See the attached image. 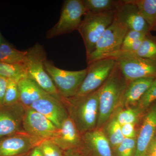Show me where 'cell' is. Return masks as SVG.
<instances>
[{
    "label": "cell",
    "mask_w": 156,
    "mask_h": 156,
    "mask_svg": "<svg viewBox=\"0 0 156 156\" xmlns=\"http://www.w3.org/2000/svg\"><path fill=\"white\" fill-rule=\"evenodd\" d=\"M4 38L2 36V35L1 32H0V46H1V44Z\"/></svg>",
    "instance_id": "37"
},
{
    "label": "cell",
    "mask_w": 156,
    "mask_h": 156,
    "mask_svg": "<svg viewBox=\"0 0 156 156\" xmlns=\"http://www.w3.org/2000/svg\"><path fill=\"white\" fill-rule=\"evenodd\" d=\"M115 63L113 58H107L88 64L87 75L76 94L72 98L84 97L100 89L108 78Z\"/></svg>",
    "instance_id": "9"
},
{
    "label": "cell",
    "mask_w": 156,
    "mask_h": 156,
    "mask_svg": "<svg viewBox=\"0 0 156 156\" xmlns=\"http://www.w3.org/2000/svg\"><path fill=\"white\" fill-rule=\"evenodd\" d=\"M51 140L64 151L78 149L80 146L82 134L69 116Z\"/></svg>",
    "instance_id": "17"
},
{
    "label": "cell",
    "mask_w": 156,
    "mask_h": 156,
    "mask_svg": "<svg viewBox=\"0 0 156 156\" xmlns=\"http://www.w3.org/2000/svg\"><path fill=\"white\" fill-rule=\"evenodd\" d=\"M147 33L129 30L123 40L120 52L126 53L135 52L139 48Z\"/></svg>",
    "instance_id": "27"
},
{
    "label": "cell",
    "mask_w": 156,
    "mask_h": 156,
    "mask_svg": "<svg viewBox=\"0 0 156 156\" xmlns=\"http://www.w3.org/2000/svg\"><path fill=\"white\" fill-rule=\"evenodd\" d=\"M101 129L108 140L113 150L125 138L121 131V125L113 116L111 117Z\"/></svg>",
    "instance_id": "22"
},
{
    "label": "cell",
    "mask_w": 156,
    "mask_h": 156,
    "mask_svg": "<svg viewBox=\"0 0 156 156\" xmlns=\"http://www.w3.org/2000/svg\"><path fill=\"white\" fill-rule=\"evenodd\" d=\"M99 93L98 89L84 97L62 99L69 115L82 134L97 127Z\"/></svg>",
    "instance_id": "2"
},
{
    "label": "cell",
    "mask_w": 156,
    "mask_h": 156,
    "mask_svg": "<svg viewBox=\"0 0 156 156\" xmlns=\"http://www.w3.org/2000/svg\"><path fill=\"white\" fill-rule=\"evenodd\" d=\"M23 128L26 134L41 141L52 139L58 129L44 115L29 107H25Z\"/></svg>",
    "instance_id": "10"
},
{
    "label": "cell",
    "mask_w": 156,
    "mask_h": 156,
    "mask_svg": "<svg viewBox=\"0 0 156 156\" xmlns=\"http://www.w3.org/2000/svg\"><path fill=\"white\" fill-rule=\"evenodd\" d=\"M115 18L125 24L129 30L151 32L139 8L131 0L119 1L115 12Z\"/></svg>",
    "instance_id": "12"
},
{
    "label": "cell",
    "mask_w": 156,
    "mask_h": 156,
    "mask_svg": "<svg viewBox=\"0 0 156 156\" xmlns=\"http://www.w3.org/2000/svg\"><path fill=\"white\" fill-rule=\"evenodd\" d=\"M27 154H28V153L26 154L23 155L19 156H27Z\"/></svg>",
    "instance_id": "38"
},
{
    "label": "cell",
    "mask_w": 156,
    "mask_h": 156,
    "mask_svg": "<svg viewBox=\"0 0 156 156\" xmlns=\"http://www.w3.org/2000/svg\"><path fill=\"white\" fill-rule=\"evenodd\" d=\"M47 59L44 48L40 44H35L27 50L24 64L28 77L33 80L45 92L62 101V98L45 69L44 63Z\"/></svg>",
    "instance_id": "3"
},
{
    "label": "cell",
    "mask_w": 156,
    "mask_h": 156,
    "mask_svg": "<svg viewBox=\"0 0 156 156\" xmlns=\"http://www.w3.org/2000/svg\"><path fill=\"white\" fill-rule=\"evenodd\" d=\"M146 154L151 156H156V136H154L149 145Z\"/></svg>",
    "instance_id": "34"
},
{
    "label": "cell",
    "mask_w": 156,
    "mask_h": 156,
    "mask_svg": "<svg viewBox=\"0 0 156 156\" xmlns=\"http://www.w3.org/2000/svg\"><path fill=\"white\" fill-rule=\"evenodd\" d=\"M129 30L125 24L115 18L98 40L95 50L87 58V65L110 56L120 51L123 40Z\"/></svg>",
    "instance_id": "5"
},
{
    "label": "cell",
    "mask_w": 156,
    "mask_h": 156,
    "mask_svg": "<svg viewBox=\"0 0 156 156\" xmlns=\"http://www.w3.org/2000/svg\"><path fill=\"white\" fill-rule=\"evenodd\" d=\"M140 124L130 123L121 126V131L124 138H136Z\"/></svg>",
    "instance_id": "32"
},
{
    "label": "cell",
    "mask_w": 156,
    "mask_h": 156,
    "mask_svg": "<svg viewBox=\"0 0 156 156\" xmlns=\"http://www.w3.org/2000/svg\"><path fill=\"white\" fill-rule=\"evenodd\" d=\"M29 107L44 115L58 129L61 128L65 120L69 117L62 101L50 95L36 101Z\"/></svg>",
    "instance_id": "15"
},
{
    "label": "cell",
    "mask_w": 156,
    "mask_h": 156,
    "mask_svg": "<svg viewBox=\"0 0 156 156\" xmlns=\"http://www.w3.org/2000/svg\"><path fill=\"white\" fill-rule=\"evenodd\" d=\"M115 11L100 14L87 13L77 30L83 41L87 58L93 52L97 42L115 18Z\"/></svg>",
    "instance_id": "4"
},
{
    "label": "cell",
    "mask_w": 156,
    "mask_h": 156,
    "mask_svg": "<svg viewBox=\"0 0 156 156\" xmlns=\"http://www.w3.org/2000/svg\"><path fill=\"white\" fill-rule=\"evenodd\" d=\"M7 84L8 79L0 77V107L3 105Z\"/></svg>",
    "instance_id": "33"
},
{
    "label": "cell",
    "mask_w": 156,
    "mask_h": 156,
    "mask_svg": "<svg viewBox=\"0 0 156 156\" xmlns=\"http://www.w3.org/2000/svg\"><path fill=\"white\" fill-rule=\"evenodd\" d=\"M64 156H84L78 149L65 151Z\"/></svg>",
    "instance_id": "36"
},
{
    "label": "cell",
    "mask_w": 156,
    "mask_h": 156,
    "mask_svg": "<svg viewBox=\"0 0 156 156\" xmlns=\"http://www.w3.org/2000/svg\"><path fill=\"white\" fill-rule=\"evenodd\" d=\"M78 150L84 156H114L103 132L96 128L82 134L80 146Z\"/></svg>",
    "instance_id": "14"
},
{
    "label": "cell",
    "mask_w": 156,
    "mask_h": 156,
    "mask_svg": "<svg viewBox=\"0 0 156 156\" xmlns=\"http://www.w3.org/2000/svg\"><path fill=\"white\" fill-rule=\"evenodd\" d=\"M0 77L18 81L28 77L26 66L24 63L9 64L0 62Z\"/></svg>",
    "instance_id": "26"
},
{
    "label": "cell",
    "mask_w": 156,
    "mask_h": 156,
    "mask_svg": "<svg viewBox=\"0 0 156 156\" xmlns=\"http://www.w3.org/2000/svg\"><path fill=\"white\" fill-rule=\"evenodd\" d=\"M83 2L87 13L100 14L115 11L119 0H83Z\"/></svg>",
    "instance_id": "25"
},
{
    "label": "cell",
    "mask_w": 156,
    "mask_h": 156,
    "mask_svg": "<svg viewBox=\"0 0 156 156\" xmlns=\"http://www.w3.org/2000/svg\"></svg>",
    "instance_id": "40"
},
{
    "label": "cell",
    "mask_w": 156,
    "mask_h": 156,
    "mask_svg": "<svg viewBox=\"0 0 156 156\" xmlns=\"http://www.w3.org/2000/svg\"><path fill=\"white\" fill-rule=\"evenodd\" d=\"M145 156H151L150 155H149L146 154Z\"/></svg>",
    "instance_id": "39"
},
{
    "label": "cell",
    "mask_w": 156,
    "mask_h": 156,
    "mask_svg": "<svg viewBox=\"0 0 156 156\" xmlns=\"http://www.w3.org/2000/svg\"><path fill=\"white\" fill-rule=\"evenodd\" d=\"M25 112V107L20 101L0 107V139L24 132L23 122Z\"/></svg>",
    "instance_id": "11"
},
{
    "label": "cell",
    "mask_w": 156,
    "mask_h": 156,
    "mask_svg": "<svg viewBox=\"0 0 156 156\" xmlns=\"http://www.w3.org/2000/svg\"><path fill=\"white\" fill-rule=\"evenodd\" d=\"M38 146L44 156H64V151L51 140H43Z\"/></svg>",
    "instance_id": "30"
},
{
    "label": "cell",
    "mask_w": 156,
    "mask_h": 156,
    "mask_svg": "<svg viewBox=\"0 0 156 156\" xmlns=\"http://www.w3.org/2000/svg\"><path fill=\"white\" fill-rule=\"evenodd\" d=\"M20 102L25 107H30L35 101L50 94L28 77L22 78L17 82Z\"/></svg>",
    "instance_id": "19"
},
{
    "label": "cell",
    "mask_w": 156,
    "mask_h": 156,
    "mask_svg": "<svg viewBox=\"0 0 156 156\" xmlns=\"http://www.w3.org/2000/svg\"><path fill=\"white\" fill-rule=\"evenodd\" d=\"M156 101L147 110L136 137V150L134 156H145L149 145L156 135Z\"/></svg>",
    "instance_id": "16"
},
{
    "label": "cell",
    "mask_w": 156,
    "mask_h": 156,
    "mask_svg": "<svg viewBox=\"0 0 156 156\" xmlns=\"http://www.w3.org/2000/svg\"><path fill=\"white\" fill-rule=\"evenodd\" d=\"M108 58L116 62L129 82L142 78L156 79V59H148L118 52Z\"/></svg>",
    "instance_id": "7"
},
{
    "label": "cell",
    "mask_w": 156,
    "mask_h": 156,
    "mask_svg": "<svg viewBox=\"0 0 156 156\" xmlns=\"http://www.w3.org/2000/svg\"><path fill=\"white\" fill-rule=\"evenodd\" d=\"M129 83L116 62L108 78L99 89L96 129H101L119 106Z\"/></svg>",
    "instance_id": "1"
},
{
    "label": "cell",
    "mask_w": 156,
    "mask_h": 156,
    "mask_svg": "<svg viewBox=\"0 0 156 156\" xmlns=\"http://www.w3.org/2000/svg\"><path fill=\"white\" fill-rule=\"evenodd\" d=\"M147 110L138 105L125 108H118L112 116L121 126L130 123L140 125Z\"/></svg>",
    "instance_id": "20"
},
{
    "label": "cell",
    "mask_w": 156,
    "mask_h": 156,
    "mask_svg": "<svg viewBox=\"0 0 156 156\" xmlns=\"http://www.w3.org/2000/svg\"><path fill=\"white\" fill-rule=\"evenodd\" d=\"M27 156H44L39 146L35 147L27 154Z\"/></svg>",
    "instance_id": "35"
},
{
    "label": "cell",
    "mask_w": 156,
    "mask_h": 156,
    "mask_svg": "<svg viewBox=\"0 0 156 156\" xmlns=\"http://www.w3.org/2000/svg\"><path fill=\"white\" fill-rule=\"evenodd\" d=\"M155 79L142 78L129 82L118 108H125L136 106L140 100Z\"/></svg>",
    "instance_id": "18"
},
{
    "label": "cell",
    "mask_w": 156,
    "mask_h": 156,
    "mask_svg": "<svg viewBox=\"0 0 156 156\" xmlns=\"http://www.w3.org/2000/svg\"><path fill=\"white\" fill-rule=\"evenodd\" d=\"M136 138H125L113 150L114 156H134L136 150Z\"/></svg>",
    "instance_id": "28"
},
{
    "label": "cell",
    "mask_w": 156,
    "mask_h": 156,
    "mask_svg": "<svg viewBox=\"0 0 156 156\" xmlns=\"http://www.w3.org/2000/svg\"><path fill=\"white\" fill-rule=\"evenodd\" d=\"M156 101V79L140 98L137 105L143 109L147 110Z\"/></svg>",
    "instance_id": "31"
},
{
    "label": "cell",
    "mask_w": 156,
    "mask_h": 156,
    "mask_svg": "<svg viewBox=\"0 0 156 156\" xmlns=\"http://www.w3.org/2000/svg\"><path fill=\"white\" fill-rule=\"evenodd\" d=\"M27 50H17L4 39L0 46V62L9 64H23Z\"/></svg>",
    "instance_id": "21"
},
{
    "label": "cell",
    "mask_w": 156,
    "mask_h": 156,
    "mask_svg": "<svg viewBox=\"0 0 156 156\" xmlns=\"http://www.w3.org/2000/svg\"><path fill=\"white\" fill-rule=\"evenodd\" d=\"M139 8L150 31H156V0H131Z\"/></svg>",
    "instance_id": "23"
},
{
    "label": "cell",
    "mask_w": 156,
    "mask_h": 156,
    "mask_svg": "<svg viewBox=\"0 0 156 156\" xmlns=\"http://www.w3.org/2000/svg\"><path fill=\"white\" fill-rule=\"evenodd\" d=\"M118 52L140 58L156 59V36L152 35L151 32L148 33L135 52L131 53Z\"/></svg>",
    "instance_id": "24"
},
{
    "label": "cell",
    "mask_w": 156,
    "mask_h": 156,
    "mask_svg": "<svg viewBox=\"0 0 156 156\" xmlns=\"http://www.w3.org/2000/svg\"><path fill=\"white\" fill-rule=\"evenodd\" d=\"M45 69L53 81L62 99L74 97L87 75V68L79 71H68L58 68L52 62H45Z\"/></svg>",
    "instance_id": "6"
},
{
    "label": "cell",
    "mask_w": 156,
    "mask_h": 156,
    "mask_svg": "<svg viewBox=\"0 0 156 156\" xmlns=\"http://www.w3.org/2000/svg\"><path fill=\"white\" fill-rule=\"evenodd\" d=\"M87 14L83 0H66L62 8L60 17L58 22L47 32L48 39L70 33L78 30L82 17Z\"/></svg>",
    "instance_id": "8"
},
{
    "label": "cell",
    "mask_w": 156,
    "mask_h": 156,
    "mask_svg": "<svg viewBox=\"0 0 156 156\" xmlns=\"http://www.w3.org/2000/svg\"><path fill=\"white\" fill-rule=\"evenodd\" d=\"M18 81L13 79H8L3 105H11L19 102L20 95Z\"/></svg>",
    "instance_id": "29"
},
{
    "label": "cell",
    "mask_w": 156,
    "mask_h": 156,
    "mask_svg": "<svg viewBox=\"0 0 156 156\" xmlns=\"http://www.w3.org/2000/svg\"><path fill=\"white\" fill-rule=\"evenodd\" d=\"M42 141L20 132L0 139V156H19L28 153Z\"/></svg>",
    "instance_id": "13"
}]
</instances>
